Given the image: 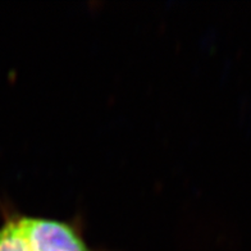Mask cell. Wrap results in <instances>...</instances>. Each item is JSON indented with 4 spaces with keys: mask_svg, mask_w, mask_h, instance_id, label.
Here are the masks:
<instances>
[{
    "mask_svg": "<svg viewBox=\"0 0 251 251\" xmlns=\"http://www.w3.org/2000/svg\"><path fill=\"white\" fill-rule=\"evenodd\" d=\"M3 223L0 225V251H37L22 223V212L10 205H0Z\"/></svg>",
    "mask_w": 251,
    "mask_h": 251,
    "instance_id": "cell-1",
    "label": "cell"
}]
</instances>
